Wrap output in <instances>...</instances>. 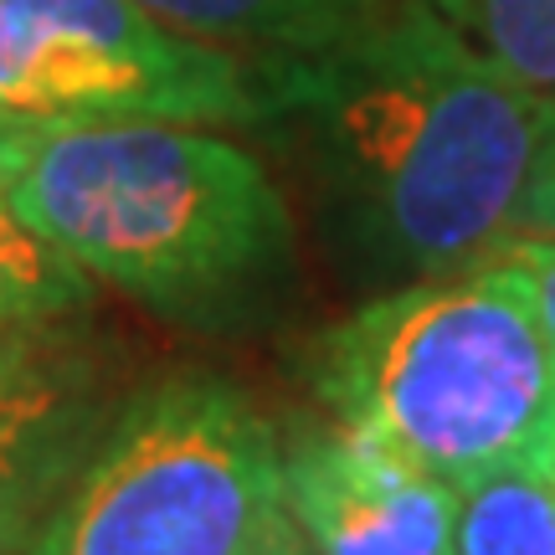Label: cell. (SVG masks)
<instances>
[{
  "mask_svg": "<svg viewBox=\"0 0 555 555\" xmlns=\"http://www.w3.org/2000/svg\"><path fill=\"white\" fill-rule=\"evenodd\" d=\"M504 73L555 93V0H427Z\"/></svg>",
  "mask_w": 555,
  "mask_h": 555,
  "instance_id": "11",
  "label": "cell"
},
{
  "mask_svg": "<svg viewBox=\"0 0 555 555\" xmlns=\"http://www.w3.org/2000/svg\"><path fill=\"white\" fill-rule=\"evenodd\" d=\"M504 262L519 273V283L530 288V304H535L540 324H545V335L555 345V237H519Z\"/></svg>",
  "mask_w": 555,
  "mask_h": 555,
  "instance_id": "12",
  "label": "cell"
},
{
  "mask_svg": "<svg viewBox=\"0 0 555 555\" xmlns=\"http://www.w3.org/2000/svg\"><path fill=\"white\" fill-rule=\"evenodd\" d=\"M247 62L242 134L278 159L345 283L386 294L453 278L525 237L555 93L504 73L427 0H391L350 37Z\"/></svg>",
  "mask_w": 555,
  "mask_h": 555,
  "instance_id": "1",
  "label": "cell"
},
{
  "mask_svg": "<svg viewBox=\"0 0 555 555\" xmlns=\"http://www.w3.org/2000/svg\"><path fill=\"white\" fill-rule=\"evenodd\" d=\"M93 288L99 283L52 237H41L0 185V324L78 319L93 309Z\"/></svg>",
  "mask_w": 555,
  "mask_h": 555,
  "instance_id": "9",
  "label": "cell"
},
{
  "mask_svg": "<svg viewBox=\"0 0 555 555\" xmlns=\"http://www.w3.org/2000/svg\"><path fill=\"white\" fill-rule=\"evenodd\" d=\"M26 139V129L0 119V185H5V170H11V159H16V144Z\"/></svg>",
  "mask_w": 555,
  "mask_h": 555,
  "instance_id": "14",
  "label": "cell"
},
{
  "mask_svg": "<svg viewBox=\"0 0 555 555\" xmlns=\"http://www.w3.org/2000/svg\"><path fill=\"white\" fill-rule=\"evenodd\" d=\"M176 31L242 57L309 52L376 21L391 0H144Z\"/></svg>",
  "mask_w": 555,
  "mask_h": 555,
  "instance_id": "8",
  "label": "cell"
},
{
  "mask_svg": "<svg viewBox=\"0 0 555 555\" xmlns=\"http://www.w3.org/2000/svg\"><path fill=\"white\" fill-rule=\"evenodd\" d=\"M525 237H555V134L540 155L535 185H530V221H525Z\"/></svg>",
  "mask_w": 555,
  "mask_h": 555,
  "instance_id": "13",
  "label": "cell"
},
{
  "mask_svg": "<svg viewBox=\"0 0 555 555\" xmlns=\"http://www.w3.org/2000/svg\"><path fill=\"white\" fill-rule=\"evenodd\" d=\"M540 474H545V489H551V499H555V448H551V457H545V468H540Z\"/></svg>",
  "mask_w": 555,
  "mask_h": 555,
  "instance_id": "16",
  "label": "cell"
},
{
  "mask_svg": "<svg viewBox=\"0 0 555 555\" xmlns=\"http://www.w3.org/2000/svg\"><path fill=\"white\" fill-rule=\"evenodd\" d=\"M262 555H309V545H304V535H298V530H294V519H288V525L278 530L273 545H268Z\"/></svg>",
  "mask_w": 555,
  "mask_h": 555,
  "instance_id": "15",
  "label": "cell"
},
{
  "mask_svg": "<svg viewBox=\"0 0 555 555\" xmlns=\"http://www.w3.org/2000/svg\"><path fill=\"white\" fill-rule=\"evenodd\" d=\"M283 509L309 555H457L463 489L345 422H314L283 433Z\"/></svg>",
  "mask_w": 555,
  "mask_h": 555,
  "instance_id": "7",
  "label": "cell"
},
{
  "mask_svg": "<svg viewBox=\"0 0 555 555\" xmlns=\"http://www.w3.org/2000/svg\"><path fill=\"white\" fill-rule=\"evenodd\" d=\"M124 397L78 319L0 324V551H31Z\"/></svg>",
  "mask_w": 555,
  "mask_h": 555,
  "instance_id": "6",
  "label": "cell"
},
{
  "mask_svg": "<svg viewBox=\"0 0 555 555\" xmlns=\"http://www.w3.org/2000/svg\"><path fill=\"white\" fill-rule=\"evenodd\" d=\"M457 555H555V499L545 474L515 468L463 489Z\"/></svg>",
  "mask_w": 555,
  "mask_h": 555,
  "instance_id": "10",
  "label": "cell"
},
{
  "mask_svg": "<svg viewBox=\"0 0 555 555\" xmlns=\"http://www.w3.org/2000/svg\"><path fill=\"white\" fill-rule=\"evenodd\" d=\"M5 201L93 283L201 335L273 324L298 288L294 201L232 129H26Z\"/></svg>",
  "mask_w": 555,
  "mask_h": 555,
  "instance_id": "2",
  "label": "cell"
},
{
  "mask_svg": "<svg viewBox=\"0 0 555 555\" xmlns=\"http://www.w3.org/2000/svg\"><path fill=\"white\" fill-rule=\"evenodd\" d=\"M330 422L474 489L545 468L555 448V345L504 258L371 294L304 350Z\"/></svg>",
  "mask_w": 555,
  "mask_h": 555,
  "instance_id": "3",
  "label": "cell"
},
{
  "mask_svg": "<svg viewBox=\"0 0 555 555\" xmlns=\"http://www.w3.org/2000/svg\"><path fill=\"white\" fill-rule=\"evenodd\" d=\"M0 119L247 129L253 62L176 31L144 0H0Z\"/></svg>",
  "mask_w": 555,
  "mask_h": 555,
  "instance_id": "5",
  "label": "cell"
},
{
  "mask_svg": "<svg viewBox=\"0 0 555 555\" xmlns=\"http://www.w3.org/2000/svg\"><path fill=\"white\" fill-rule=\"evenodd\" d=\"M288 525L283 433L227 376L129 391L26 555H262Z\"/></svg>",
  "mask_w": 555,
  "mask_h": 555,
  "instance_id": "4",
  "label": "cell"
},
{
  "mask_svg": "<svg viewBox=\"0 0 555 555\" xmlns=\"http://www.w3.org/2000/svg\"><path fill=\"white\" fill-rule=\"evenodd\" d=\"M0 555H11V551H0Z\"/></svg>",
  "mask_w": 555,
  "mask_h": 555,
  "instance_id": "17",
  "label": "cell"
}]
</instances>
